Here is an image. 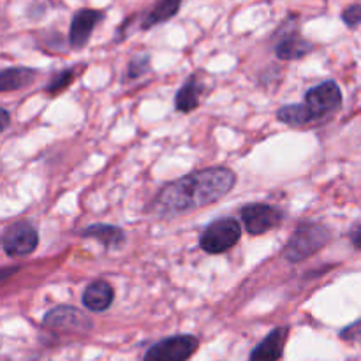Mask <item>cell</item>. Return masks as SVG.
Returning <instances> with one entry per match:
<instances>
[{
	"instance_id": "cell-1",
	"label": "cell",
	"mask_w": 361,
	"mask_h": 361,
	"mask_svg": "<svg viewBox=\"0 0 361 361\" xmlns=\"http://www.w3.org/2000/svg\"><path fill=\"white\" fill-rule=\"evenodd\" d=\"M236 185V173L226 166L189 173L162 187L150 212L157 219H173L214 204Z\"/></svg>"
},
{
	"instance_id": "cell-2",
	"label": "cell",
	"mask_w": 361,
	"mask_h": 361,
	"mask_svg": "<svg viewBox=\"0 0 361 361\" xmlns=\"http://www.w3.org/2000/svg\"><path fill=\"white\" fill-rule=\"evenodd\" d=\"M331 240V231L319 222H302L284 247V257L289 263H302L319 252Z\"/></svg>"
},
{
	"instance_id": "cell-3",
	"label": "cell",
	"mask_w": 361,
	"mask_h": 361,
	"mask_svg": "<svg viewBox=\"0 0 361 361\" xmlns=\"http://www.w3.org/2000/svg\"><path fill=\"white\" fill-rule=\"evenodd\" d=\"M242 238V226L236 219L222 217L212 222L200 238L201 249L212 256L228 252Z\"/></svg>"
},
{
	"instance_id": "cell-4",
	"label": "cell",
	"mask_w": 361,
	"mask_h": 361,
	"mask_svg": "<svg viewBox=\"0 0 361 361\" xmlns=\"http://www.w3.org/2000/svg\"><path fill=\"white\" fill-rule=\"evenodd\" d=\"M200 348L196 335H173L155 342L145 355L143 361H187Z\"/></svg>"
},
{
	"instance_id": "cell-5",
	"label": "cell",
	"mask_w": 361,
	"mask_h": 361,
	"mask_svg": "<svg viewBox=\"0 0 361 361\" xmlns=\"http://www.w3.org/2000/svg\"><path fill=\"white\" fill-rule=\"evenodd\" d=\"M303 104L309 108L316 122L334 115L342 106V90L335 81H323L307 90Z\"/></svg>"
},
{
	"instance_id": "cell-6",
	"label": "cell",
	"mask_w": 361,
	"mask_h": 361,
	"mask_svg": "<svg viewBox=\"0 0 361 361\" xmlns=\"http://www.w3.org/2000/svg\"><path fill=\"white\" fill-rule=\"evenodd\" d=\"M240 217H242V222L249 235L259 236L270 229L277 228L284 219V214H282L281 208L274 207V204L250 203L242 207Z\"/></svg>"
},
{
	"instance_id": "cell-7",
	"label": "cell",
	"mask_w": 361,
	"mask_h": 361,
	"mask_svg": "<svg viewBox=\"0 0 361 361\" xmlns=\"http://www.w3.org/2000/svg\"><path fill=\"white\" fill-rule=\"evenodd\" d=\"M42 326L51 331L83 335L92 330V319L85 316L81 310L74 309V307L62 305L46 312L44 319H42Z\"/></svg>"
},
{
	"instance_id": "cell-8",
	"label": "cell",
	"mask_w": 361,
	"mask_h": 361,
	"mask_svg": "<svg viewBox=\"0 0 361 361\" xmlns=\"http://www.w3.org/2000/svg\"><path fill=\"white\" fill-rule=\"evenodd\" d=\"M39 245V233L30 222L18 221L2 235V249L7 256H28Z\"/></svg>"
},
{
	"instance_id": "cell-9",
	"label": "cell",
	"mask_w": 361,
	"mask_h": 361,
	"mask_svg": "<svg viewBox=\"0 0 361 361\" xmlns=\"http://www.w3.org/2000/svg\"><path fill=\"white\" fill-rule=\"evenodd\" d=\"M104 18V13L97 9H80L73 16L69 28V44L71 48L81 49L90 41L95 25Z\"/></svg>"
},
{
	"instance_id": "cell-10",
	"label": "cell",
	"mask_w": 361,
	"mask_h": 361,
	"mask_svg": "<svg viewBox=\"0 0 361 361\" xmlns=\"http://www.w3.org/2000/svg\"><path fill=\"white\" fill-rule=\"evenodd\" d=\"M289 337L288 326H277L252 349L249 361H281Z\"/></svg>"
},
{
	"instance_id": "cell-11",
	"label": "cell",
	"mask_w": 361,
	"mask_h": 361,
	"mask_svg": "<svg viewBox=\"0 0 361 361\" xmlns=\"http://www.w3.org/2000/svg\"><path fill=\"white\" fill-rule=\"evenodd\" d=\"M83 305L90 312H104L111 307L115 300V291L106 281H94L85 288L83 293Z\"/></svg>"
},
{
	"instance_id": "cell-12",
	"label": "cell",
	"mask_w": 361,
	"mask_h": 361,
	"mask_svg": "<svg viewBox=\"0 0 361 361\" xmlns=\"http://www.w3.org/2000/svg\"><path fill=\"white\" fill-rule=\"evenodd\" d=\"M312 51V44L298 34V30L286 32L275 44V55L281 60H300Z\"/></svg>"
},
{
	"instance_id": "cell-13",
	"label": "cell",
	"mask_w": 361,
	"mask_h": 361,
	"mask_svg": "<svg viewBox=\"0 0 361 361\" xmlns=\"http://www.w3.org/2000/svg\"><path fill=\"white\" fill-rule=\"evenodd\" d=\"M204 83L197 74L187 78L185 83L180 87V90L176 92L175 97V106L178 111L182 113H190L200 106L201 95H203Z\"/></svg>"
},
{
	"instance_id": "cell-14",
	"label": "cell",
	"mask_w": 361,
	"mask_h": 361,
	"mask_svg": "<svg viewBox=\"0 0 361 361\" xmlns=\"http://www.w3.org/2000/svg\"><path fill=\"white\" fill-rule=\"evenodd\" d=\"M83 238H95L106 249H118L126 243V233L122 228L111 224H92L85 231H81Z\"/></svg>"
},
{
	"instance_id": "cell-15",
	"label": "cell",
	"mask_w": 361,
	"mask_h": 361,
	"mask_svg": "<svg viewBox=\"0 0 361 361\" xmlns=\"http://www.w3.org/2000/svg\"><path fill=\"white\" fill-rule=\"evenodd\" d=\"M37 76V71L30 67H7L0 73V90L11 92L28 87Z\"/></svg>"
},
{
	"instance_id": "cell-16",
	"label": "cell",
	"mask_w": 361,
	"mask_h": 361,
	"mask_svg": "<svg viewBox=\"0 0 361 361\" xmlns=\"http://www.w3.org/2000/svg\"><path fill=\"white\" fill-rule=\"evenodd\" d=\"M182 6V0H161L154 6V9L145 16L141 28L143 30H150L152 27H157V25L166 23L168 20H171L173 16H176V13L180 11Z\"/></svg>"
},
{
	"instance_id": "cell-17",
	"label": "cell",
	"mask_w": 361,
	"mask_h": 361,
	"mask_svg": "<svg viewBox=\"0 0 361 361\" xmlns=\"http://www.w3.org/2000/svg\"><path fill=\"white\" fill-rule=\"evenodd\" d=\"M277 118L291 127H302L316 122V118H314L312 113L309 111V108L305 104L282 106L277 111Z\"/></svg>"
},
{
	"instance_id": "cell-18",
	"label": "cell",
	"mask_w": 361,
	"mask_h": 361,
	"mask_svg": "<svg viewBox=\"0 0 361 361\" xmlns=\"http://www.w3.org/2000/svg\"><path fill=\"white\" fill-rule=\"evenodd\" d=\"M76 74H78L76 69L60 71V73L56 74V76L48 83V87H46V94L55 95V94H59V92H62L63 88H67L71 83H73L74 78H76Z\"/></svg>"
},
{
	"instance_id": "cell-19",
	"label": "cell",
	"mask_w": 361,
	"mask_h": 361,
	"mask_svg": "<svg viewBox=\"0 0 361 361\" xmlns=\"http://www.w3.org/2000/svg\"><path fill=\"white\" fill-rule=\"evenodd\" d=\"M148 71H150V56L147 53L133 56V60L127 66V80H137L143 74H147Z\"/></svg>"
},
{
	"instance_id": "cell-20",
	"label": "cell",
	"mask_w": 361,
	"mask_h": 361,
	"mask_svg": "<svg viewBox=\"0 0 361 361\" xmlns=\"http://www.w3.org/2000/svg\"><path fill=\"white\" fill-rule=\"evenodd\" d=\"M342 20H344V23L348 25V27H358L361 23V6L360 4H353V6L345 7L344 11H342Z\"/></svg>"
},
{
	"instance_id": "cell-21",
	"label": "cell",
	"mask_w": 361,
	"mask_h": 361,
	"mask_svg": "<svg viewBox=\"0 0 361 361\" xmlns=\"http://www.w3.org/2000/svg\"><path fill=\"white\" fill-rule=\"evenodd\" d=\"M341 338L348 342H361V319L349 324L348 328H344V330L341 331Z\"/></svg>"
},
{
	"instance_id": "cell-22",
	"label": "cell",
	"mask_w": 361,
	"mask_h": 361,
	"mask_svg": "<svg viewBox=\"0 0 361 361\" xmlns=\"http://www.w3.org/2000/svg\"><path fill=\"white\" fill-rule=\"evenodd\" d=\"M349 238H351L353 245H355L358 250H361V224L351 229V233H349Z\"/></svg>"
},
{
	"instance_id": "cell-23",
	"label": "cell",
	"mask_w": 361,
	"mask_h": 361,
	"mask_svg": "<svg viewBox=\"0 0 361 361\" xmlns=\"http://www.w3.org/2000/svg\"><path fill=\"white\" fill-rule=\"evenodd\" d=\"M0 115H2V130H6L7 126H9V111L7 109H0Z\"/></svg>"
}]
</instances>
